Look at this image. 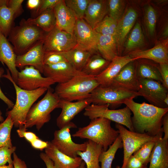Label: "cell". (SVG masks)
<instances>
[{"mask_svg": "<svg viewBox=\"0 0 168 168\" xmlns=\"http://www.w3.org/2000/svg\"><path fill=\"white\" fill-rule=\"evenodd\" d=\"M133 98L124 102L133 113L131 122L134 132L153 137H163L162 121L168 108H161L145 102L139 103Z\"/></svg>", "mask_w": 168, "mask_h": 168, "instance_id": "6da1fadb", "label": "cell"}, {"mask_svg": "<svg viewBox=\"0 0 168 168\" xmlns=\"http://www.w3.org/2000/svg\"><path fill=\"white\" fill-rule=\"evenodd\" d=\"M6 74L2 77L8 79L12 83L14 87L16 95V102L11 110L7 111V115L11 117L13 125L16 128H20L25 124L27 114L34 103L48 90L46 88H40L33 91H27L19 87L12 77L10 72L7 69Z\"/></svg>", "mask_w": 168, "mask_h": 168, "instance_id": "7a4b0ae2", "label": "cell"}, {"mask_svg": "<svg viewBox=\"0 0 168 168\" xmlns=\"http://www.w3.org/2000/svg\"><path fill=\"white\" fill-rule=\"evenodd\" d=\"M99 85L95 77L82 72L66 82L58 84L54 92L60 99L81 100L90 98L91 92Z\"/></svg>", "mask_w": 168, "mask_h": 168, "instance_id": "3957f363", "label": "cell"}, {"mask_svg": "<svg viewBox=\"0 0 168 168\" xmlns=\"http://www.w3.org/2000/svg\"><path fill=\"white\" fill-rule=\"evenodd\" d=\"M111 122L102 117L94 119L87 125L79 128L72 136L91 140L101 145L106 151L119 134L118 130L111 127Z\"/></svg>", "mask_w": 168, "mask_h": 168, "instance_id": "277c9868", "label": "cell"}, {"mask_svg": "<svg viewBox=\"0 0 168 168\" xmlns=\"http://www.w3.org/2000/svg\"><path fill=\"white\" fill-rule=\"evenodd\" d=\"M46 33L22 19L19 25L12 28L7 39L12 44L16 56H19L24 54L38 41L43 40Z\"/></svg>", "mask_w": 168, "mask_h": 168, "instance_id": "5b68a950", "label": "cell"}, {"mask_svg": "<svg viewBox=\"0 0 168 168\" xmlns=\"http://www.w3.org/2000/svg\"><path fill=\"white\" fill-rule=\"evenodd\" d=\"M60 99L54 92L50 87L48 88L44 97L33 105L26 116L25 128L32 127L35 125L39 130L51 119V113L55 109L59 108Z\"/></svg>", "mask_w": 168, "mask_h": 168, "instance_id": "8992f818", "label": "cell"}, {"mask_svg": "<svg viewBox=\"0 0 168 168\" xmlns=\"http://www.w3.org/2000/svg\"><path fill=\"white\" fill-rule=\"evenodd\" d=\"M109 104L90 105L85 109L84 115L91 120L95 118H105L126 126L129 130L134 131L131 120V111L127 106L118 110L108 108Z\"/></svg>", "mask_w": 168, "mask_h": 168, "instance_id": "52a82bcc", "label": "cell"}, {"mask_svg": "<svg viewBox=\"0 0 168 168\" xmlns=\"http://www.w3.org/2000/svg\"><path fill=\"white\" fill-rule=\"evenodd\" d=\"M138 96L137 92L113 86L102 87L99 86L92 91L90 98L92 104L97 105L108 104L110 106L117 107L124 104L126 99L134 98Z\"/></svg>", "mask_w": 168, "mask_h": 168, "instance_id": "ba28073f", "label": "cell"}, {"mask_svg": "<svg viewBox=\"0 0 168 168\" xmlns=\"http://www.w3.org/2000/svg\"><path fill=\"white\" fill-rule=\"evenodd\" d=\"M116 128L119 131L124 148V159L121 168H125L129 158L145 142L150 141L157 140L159 137L138 133L127 129L124 126L116 123Z\"/></svg>", "mask_w": 168, "mask_h": 168, "instance_id": "9c48e42d", "label": "cell"}, {"mask_svg": "<svg viewBox=\"0 0 168 168\" xmlns=\"http://www.w3.org/2000/svg\"><path fill=\"white\" fill-rule=\"evenodd\" d=\"M77 127L74 123L70 122L61 128L54 132V138L51 142L59 151L72 158L77 156V152L85 151L86 148V142L78 144L72 140L70 129Z\"/></svg>", "mask_w": 168, "mask_h": 168, "instance_id": "30bf717a", "label": "cell"}, {"mask_svg": "<svg viewBox=\"0 0 168 168\" xmlns=\"http://www.w3.org/2000/svg\"><path fill=\"white\" fill-rule=\"evenodd\" d=\"M77 45V41L74 35L61 30L56 26L46 33L43 39L44 52H64Z\"/></svg>", "mask_w": 168, "mask_h": 168, "instance_id": "8fae6325", "label": "cell"}, {"mask_svg": "<svg viewBox=\"0 0 168 168\" xmlns=\"http://www.w3.org/2000/svg\"><path fill=\"white\" fill-rule=\"evenodd\" d=\"M137 92L139 96L143 97L151 104L161 108H167L164 103L165 98L168 95V89L158 81L148 79H139Z\"/></svg>", "mask_w": 168, "mask_h": 168, "instance_id": "7c38bea8", "label": "cell"}, {"mask_svg": "<svg viewBox=\"0 0 168 168\" xmlns=\"http://www.w3.org/2000/svg\"><path fill=\"white\" fill-rule=\"evenodd\" d=\"M41 73L34 67L26 66L18 72L16 82L20 88L27 91H33L40 88H49L55 83L51 78L43 77Z\"/></svg>", "mask_w": 168, "mask_h": 168, "instance_id": "4fadbf2b", "label": "cell"}, {"mask_svg": "<svg viewBox=\"0 0 168 168\" xmlns=\"http://www.w3.org/2000/svg\"><path fill=\"white\" fill-rule=\"evenodd\" d=\"M74 35L77 46L94 54H97V45L100 34L84 19H77Z\"/></svg>", "mask_w": 168, "mask_h": 168, "instance_id": "5bb4252c", "label": "cell"}, {"mask_svg": "<svg viewBox=\"0 0 168 168\" xmlns=\"http://www.w3.org/2000/svg\"><path fill=\"white\" fill-rule=\"evenodd\" d=\"M137 60L124 66L113 80L111 86L137 92L139 85L137 72Z\"/></svg>", "mask_w": 168, "mask_h": 168, "instance_id": "9a60e30c", "label": "cell"}, {"mask_svg": "<svg viewBox=\"0 0 168 168\" xmlns=\"http://www.w3.org/2000/svg\"><path fill=\"white\" fill-rule=\"evenodd\" d=\"M76 70L68 62L50 65H44L43 73L45 77L52 79L55 83L66 82L76 76L82 73Z\"/></svg>", "mask_w": 168, "mask_h": 168, "instance_id": "2e32d148", "label": "cell"}, {"mask_svg": "<svg viewBox=\"0 0 168 168\" xmlns=\"http://www.w3.org/2000/svg\"><path fill=\"white\" fill-rule=\"evenodd\" d=\"M91 104L90 98L74 102L60 99L59 108L62 110L56 119L57 125L59 129L71 122L76 115Z\"/></svg>", "mask_w": 168, "mask_h": 168, "instance_id": "e0dca14e", "label": "cell"}, {"mask_svg": "<svg viewBox=\"0 0 168 168\" xmlns=\"http://www.w3.org/2000/svg\"><path fill=\"white\" fill-rule=\"evenodd\" d=\"M138 16L136 11L130 8L125 11L118 21L115 35L118 56H122L123 47L127 36L134 25Z\"/></svg>", "mask_w": 168, "mask_h": 168, "instance_id": "ac0fdd59", "label": "cell"}, {"mask_svg": "<svg viewBox=\"0 0 168 168\" xmlns=\"http://www.w3.org/2000/svg\"><path fill=\"white\" fill-rule=\"evenodd\" d=\"M136 60L128 55L114 57L101 73L95 77L99 86L107 87L111 86L113 80L122 68L130 62Z\"/></svg>", "mask_w": 168, "mask_h": 168, "instance_id": "d6986e66", "label": "cell"}, {"mask_svg": "<svg viewBox=\"0 0 168 168\" xmlns=\"http://www.w3.org/2000/svg\"><path fill=\"white\" fill-rule=\"evenodd\" d=\"M127 55L136 60L150 59L159 64H168V39L160 42L153 47L146 50L136 49Z\"/></svg>", "mask_w": 168, "mask_h": 168, "instance_id": "ffe728a7", "label": "cell"}, {"mask_svg": "<svg viewBox=\"0 0 168 168\" xmlns=\"http://www.w3.org/2000/svg\"><path fill=\"white\" fill-rule=\"evenodd\" d=\"M44 53L42 40L38 41L24 54L17 56L16 67L21 68L25 66H32L42 73Z\"/></svg>", "mask_w": 168, "mask_h": 168, "instance_id": "44dd1931", "label": "cell"}, {"mask_svg": "<svg viewBox=\"0 0 168 168\" xmlns=\"http://www.w3.org/2000/svg\"><path fill=\"white\" fill-rule=\"evenodd\" d=\"M56 20V26L60 29L74 35L77 18L73 12L66 5L64 0L54 8Z\"/></svg>", "mask_w": 168, "mask_h": 168, "instance_id": "7402d4cb", "label": "cell"}, {"mask_svg": "<svg viewBox=\"0 0 168 168\" xmlns=\"http://www.w3.org/2000/svg\"><path fill=\"white\" fill-rule=\"evenodd\" d=\"M45 152L52 161L55 168H78L83 161L79 156L72 158L61 152L50 141Z\"/></svg>", "mask_w": 168, "mask_h": 168, "instance_id": "603a6c76", "label": "cell"}, {"mask_svg": "<svg viewBox=\"0 0 168 168\" xmlns=\"http://www.w3.org/2000/svg\"><path fill=\"white\" fill-rule=\"evenodd\" d=\"M16 56L12 46L0 31V62L7 66L11 73L12 77L15 83L19 72L15 64Z\"/></svg>", "mask_w": 168, "mask_h": 168, "instance_id": "cb8c5ba5", "label": "cell"}, {"mask_svg": "<svg viewBox=\"0 0 168 168\" xmlns=\"http://www.w3.org/2000/svg\"><path fill=\"white\" fill-rule=\"evenodd\" d=\"M107 13V0H90L83 19L94 29Z\"/></svg>", "mask_w": 168, "mask_h": 168, "instance_id": "d4e9b609", "label": "cell"}, {"mask_svg": "<svg viewBox=\"0 0 168 168\" xmlns=\"http://www.w3.org/2000/svg\"><path fill=\"white\" fill-rule=\"evenodd\" d=\"M149 168H168V139L159 138L152 150Z\"/></svg>", "mask_w": 168, "mask_h": 168, "instance_id": "484cf974", "label": "cell"}, {"mask_svg": "<svg viewBox=\"0 0 168 168\" xmlns=\"http://www.w3.org/2000/svg\"><path fill=\"white\" fill-rule=\"evenodd\" d=\"M86 142V150L84 152H77V156L85 163L86 168H100L99 158L101 152L104 151L102 147L90 140Z\"/></svg>", "mask_w": 168, "mask_h": 168, "instance_id": "4316f807", "label": "cell"}, {"mask_svg": "<svg viewBox=\"0 0 168 168\" xmlns=\"http://www.w3.org/2000/svg\"><path fill=\"white\" fill-rule=\"evenodd\" d=\"M62 53L67 61L76 70L80 72L82 71L90 57L94 54L77 45L68 51L63 52Z\"/></svg>", "mask_w": 168, "mask_h": 168, "instance_id": "83f0119b", "label": "cell"}, {"mask_svg": "<svg viewBox=\"0 0 168 168\" xmlns=\"http://www.w3.org/2000/svg\"><path fill=\"white\" fill-rule=\"evenodd\" d=\"M97 49L101 56L110 61L118 56L116 40L114 35L100 34Z\"/></svg>", "mask_w": 168, "mask_h": 168, "instance_id": "f1b7e54d", "label": "cell"}, {"mask_svg": "<svg viewBox=\"0 0 168 168\" xmlns=\"http://www.w3.org/2000/svg\"><path fill=\"white\" fill-rule=\"evenodd\" d=\"M26 21L28 24L35 25L47 33L51 30L56 26L54 8L47 9L36 17L28 18Z\"/></svg>", "mask_w": 168, "mask_h": 168, "instance_id": "f546056e", "label": "cell"}, {"mask_svg": "<svg viewBox=\"0 0 168 168\" xmlns=\"http://www.w3.org/2000/svg\"><path fill=\"white\" fill-rule=\"evenodd\" d=\"M137 72L139 79H148L159 81L162 80L158 69V66L146 61L144 59L137 60Z\"/></svg>", "mask_w": 168, "mask_h": 168, "instance_id": "4dcf8cb0", "label": "cell"}, {"mask_svg": "<svg viewBox=\"0 0 168 168\" xmlns=\"http://www.w3.org/2000/svg\"><path fill=\"white\" fill-rule=\"evenodd\" d=\"M110 62L97 53L93 54L81 72L86 75L96 77L106 68Z\"/></svg>", "mask_w": 168, "mask_h": 168, "instance_id": "1f68e13d", "label": "cell"}, {"mask_svg": "<svg viewBox=\"0 0 168 168\" xmlns=\"http://www.w3.org/2000/svg\"><path fill=\"white\" fill-rule=\"evenodd\" d=\"M7 0H0V31L6 38L12 27L15 18L13 11L7 4Z\"/></svg>", "mask_w": 168, "mask_h": 168, "instance_id": "d6a6232c", "label": "cell"}, {"mask_svg": "<svg viewBox=\"0 0 168 168\" xmlns=\"http://www.w3.org/2000/svg\"><path fill=\"white\" fill-rule=\"evenodd\" d=\"M144 38L140 24L137 23L133 26L125 42V53L130 52L143 44Z\"/></svg>", "mask_w": 168, "mask_h": 168, "instance_id": "836d02e7", "label": "cell"}, {"mask_svg": "<svg viewBox=\"0 0 168 168\" xmlns=\"http://www.w3.org/2000/svg\"><path fill=\"white\" fill-rule=\"evenodd\" d=\"M123 147V143L119 134L113 143L106 151H103L99 158L101 163L100 168H112V163L117 151Z\"/></svg>", "mask_w": 168, "mask_h": 168, "instance_id": "e575fe53", "label": "cell"}, {"mask_svg": "<svg viewBox=\"0 0 168 168\" xmlns=\"http://www.w3.org/2000/svg\"><path fill=\"white\" fill-rule=\"evenodd\" d=\"M13 126V121L9 115L0 124V147H13L11 138V133Z\"/></svg>", "mask_w": 168, "mask_h": 168, "instance_id": "d590c367", "label": "cell"}, {"mask_svg": "<svg viewBox=\"0 0 168 168\" xmlns=\"http://www.w3.org/2000/svg\"><path fill=\"white\" fill-rule=\"evenodd\" d=\"M117 22L107 15L94 29L101 35L114 36Z\"/></svg>", "mask_w": 168, "mask_h": 168, "instance_id": "8d00e7d4", "label": "cell"}, {"mask_svg": "<svg viewBox=\"0 0 168 168\" xmlns=\"http://www.w3.org/2000/svg\"><path fill=\"white\" fill-rule=\"evenodd\" d=\"M125 1L124 0H107V15L118 21L125 12Z\"/></svg>", "mask_w": 168, "mask_h": 168, "instance_id": "74e56055", "label": "cell"}, {"mask_svg": "<svg viewBox=\"0 0 168 168\" xmlns=\"http://www.w3.org/2000/svg\"><path fill=\"white\" fill-rule=\"evenodd\" d=\"M156 141L152 140L145 142L133 153V155L147 166L149 163L151 154Z\"/></svg>", "mask_w": 168, "mask_h": 168, "instance_id": "f35d334b", "label": "cell"}, {"mask_svg": "<svg viewBox=\"0 0 168 168\" xmlns=\"http://www.w3.org/2000/svg\"><path fill=\"white\" fill-rule=\"evenodd\" d=\"M90 0H64L66 6L77 19H83Z\"/></svg>", "mask_w": 168, "mask_h": 168, "instance_id": "ab89813d", "label": "cell"}, {"mask_svg": "<svg viewBox=\"0 0 168 168\" xmlns=\"http://www.w3.org/2000/svg\"><path fill=\"white\" fill-rule=\"evenodd\" d=\"M145 24L149 34L153 35L155 33L157 21L156 12L151 5L146 7L144 16Z\"/></svg>", "mask_w": 168, "mask_h": 168, "instance_id": "60d3db41", "label": "cell"}, {"mask_svg": "<svg viewBox=\"0 0 168 168\" xmlns=\"http://www.w3.org/2000/svg\"><path fill=\"white\" fill-rule=\"evenodd\" d=\"M67 62L62 52L53 51H45L43 59L44 65H50Z\"/></svg>", "mask_w": 168, "mask_h": 168, "instance_id": "b9f144b4", "label": "cell"}, {"mask_svg": "<svg viewBox=\"0 0 168 168\" xmlns=\"http://www.w3.org/2000/svg\"><path fill=\"white\" fill-rule=\"evenodd\" d=\"M16 149V147L15 146L12 147H0V166L5 165L7 163L9 164H13L11 155L15 152Z\"/></svg>", "mask_w": 168, "mask_h": 168, "instance_id": "7bdbcfd3", "label": "cell"}, {"mask_svg": "<svg viewBox=\"0 0 168 168\" xmlns=\"http://www.w3.org/2000/svg\"><path fill=\"white\" fill-rule=\"evenodd\" d=\"M61 0H42L39 7L35 11L36 17L44 11L50 8H54ZM34 17V18H35Z\"/></svg>", "mask_w": 168, "mask_h": 168, "instance_id": "ee69618b", "label": "cell"}, {"mask_svg": "<svg viewBox=\"0 0 168 168\" xmlns=\"http://www.w3.org/2000/svg\"><path fill=\"white\" fill-rule=\"evenodd\" d=\"M23 1V0H7V5L13 11L15 18L19 16L23 12L22 7Z\"/></svg>", "mask_w": 168, "mask_h": 168, "instance_id": "f6af8a7d", "label": "cell"}, {"mask_svg": "<svg viewBox=\"0 0 168 168\" xmlns=\"http://www.w3.org/2000/svg\"><path fill=\"white\" fill-rule=\"evenodd\" d=\"M26 130V128H25L24 126H23L19 128V129L17 130L16 132L20 137L24 138L30 143L38 138L35 133L32 132H27Z\"/></svg>", "mask_w": 168, "mask_h": 168, "instance_id": "bcb514c9", "label": "cell"}, {"mask_svg": "<svg viewBox=\"0 0 168 168\" xmlns=\"http://www.w3.org/2000/svg\"><path fill=\"white\" fill-rule=\"evenodd\" d=\"M125 168H147V166L132 155L128 160Z\"/></svg>", "mask_w": 168, "mask_h": 168, "instance_id": "7dc6e473", "label": "cell"}, {"mask_svg": "<svg viewBox=\"0 0 168 168\" xmlns=\"http://www.w3.org/2000/svg\"><path fill=\"white\" fill-rule=\"evenodd\" d=\"M158 69L162 80V84L168 89V64H159Z\"/></svg>", "mask_w": 168, "mask_h": 168, "instance_id": "c3c4849f", "label": "cell"}, {"mask_svg": "<svg viewBox=\"0 0 168 168\" xmlns=\"http://www.w3.org/2000/svg\"><path fill=\"white\" fill-rule=\"evenodd\" d=\"M4 70L3 68H0V79L3 75ZM0 99L4 102L7 105L8 108L12 109L13 107L14 104L12 100L8 98L2 91L0 87Z\"/></svg>", "mask_w": 168, "mask_h": 168, "instance_id": "681fc988", "label": "cell"}, {"mask_svg": "<svg viewBox=\"0 0 168 168\" xmlns=\"http://www.w3.org/2000/svg\"><path fill=\"white\" fill-rule=\"evenodd\" d=\"M31 146L36 149L42 150L48 146V142L43 141L38 138L30 142Z\"/></svg>", "mask_w": 168, "mask_h": 168, "instance_id": "f907efd6", "label": "cell"}, {"mask_svg": "<svg viewBox=\"0 0 168 168\" xmlns=\"http://www.w3.org/2000/svg\"><path fill=\"white\" fill-rule=\"evenodd\" d=\"M13 154V163L14 168H27L25 162L18 157L15 152Z\"/></svg>", "mask_w": 168, "mask_h": 168, "instance_id": "816d5d0a", "label": "cell"}, {"mask_svg": "<svg viewBox=\"0 0 168 168\" xmlns=\"http://www.w3.org/2000/svg\"><path fill=\"white\" fill-rule=\"evenodd\" d=\"M162 129L164 136L163 137L168 139V114L167 113L164 116L162 121Z\"/></svg>", "mask_w": 168, "mask_h": 168, "instance_id": "f5cc1de1", "label": "cell"}, {"mask_svg": "<svg viewBox=\"0 0 168 168\" xmlns=\"http://www.w3.org/2000/svg\"><path fill=\"white\" fill-rule=\"evenodd\" d=\"M40 157L44 162L47 168H55L52 161L44 153H41Z\"/></svg>", "mask_w": 168, "mask_h": 168, "instance_id": "db71d44e", "label": "cell"}, {"mask_svg": "<svg viewBox=\"0 0 168 168\" xmlns=\"http://www.w3.org/2000/svg\"><path fill=\"white\" fill-rule=\"evenodd\" d=\"M42 0H28L26 5L27 8L31 10H36L40 6Z\"/></svg>", "mask_w": 168, "mask_h": 168, "instance_id": "11a10c76", "label": "cell"}, {"mask_svg": "<svg viewBox=\"0 0 168 168\" xmlns=\"http://www.w3.org/2000/svg\"><path fill=\"white\" fill-rule=\"evenodd\" d=\"M168 35V26H166L165 28L163 33V36L164 37H167Z\"/></svg>", "mask_w": 168, "mask_h": 168, "instance_id": "9f6ffc18", "label": "cell"}, {"mask_svg": "<svg viewBox=\"0 0 168 168\" xmlns=\"http://www.w3.org/2000/svg\"><path fill=\"white\" fill-rule=\"evenodd\" d=\"M0 168H14L13 164L0 166Z\"/></svg>", "mask_w": 168, "mask_h": 168, "instance_id": "6f0895ef", "label": "cell"}, {"mask_svg": "<svg viewBox=\"0 0 168 168\" xmlns=\"http://www.w3.org/2000/svg\"><path fill=\"white\" fill-rule=\"evenodd\" d=\"M164 102L165 104L167 106H168V95L164 99Z\"/></svg>", "mask_w": 168, "mask_h": 168, "instance_id": "680465c9", "label": "cell"}, {"mask_svg": "<svg viewBox=\"0 0 168 168\" xmlns=\"http://www.w3.org/2000/svg\"><path fill=\"white\" fill-rule=\"evenodd\" d=\"M85 165V163L83 161L78 168H86Z\"/></svg>", "mask_w": 168, "mask_h": 168, "instance_id": "91938a15", "label": "cell"}, {"mask_svg": "<svg viewBox=\"0 0 168 168\" xmlns=\"http://www.w3.org/2000/svg\"><path fill=\"white\" fill-rule=\"evenodd\" d=\"M4 120V118L2 116V113L0 110V122H3Z\"/></svg>", "mask_w": 168, "mask_h": 168, "instance_id": "94428289", "label": "cell"}, {"mask_svg": "<svg viewBox=\"0 0 168 168\" xmlns=\"http://www.w3.org/2000/svg\"><path fill=\"white\" fill-rule=\"evenodd\" d=\"M115 168H120V167L119 166H117Z\"/></svg>", "mask_w": 168, "mask_h": 168, "instance_id": "6125c7cd", "label": "cell"}]
</instances>
